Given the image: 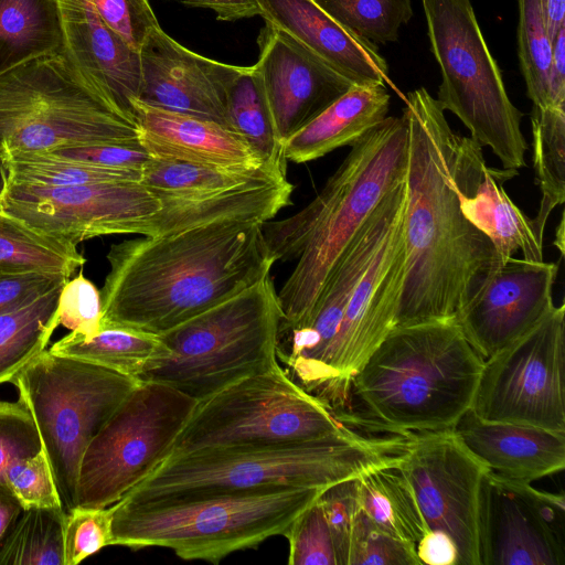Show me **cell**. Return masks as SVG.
Returning a JSON list of instances; mask_svg holds the SVG:
<instances>
[{
    "instance_id": "cell-21",
    "label": "cell",
    "mask_w": 565,
    "mask_h": 565,
    "mask_svg": "<svg viewBox=\"0 0 565 565\" xmlns=\"http://www.w3.org/2000/svg\"><path fill=\"white\" fill-rule=\"evenodd\" d=\"M65 54L76 70L122 110L134 115L141 84L139 51L99 17L92 0H57Z\"/></svg>"
},
{
    "instance_id": "cell-26",
    "label": "cell",
    "mask_w": 565,
    "mask_h": 565,
    "mask_svg": "<svg viewBox=\"0 0 565 565\" xmlns=\"http://www.w3.org/2000/svg\"><path fill=\"white\" fill-rule=\"evenodd\" d=\"M516 174L518 170L490 168L484 160L462 195L461 209L467 220L491 241L503 260L521 252L524 259L541 262L544 236L502 186Z\"/></svg>"
},
{
    "instance_id": "cell-2",
    "label": "cell",
    "mask_w": 565,
    "mask_h": 565,
    "mask_svg": "<svg viewBox=\"0 0 565 565\" xmlns=\"http://www.w3.org/2000/svg\"><path fill=\"white\" fill-rule=\"evenodd\" d=\"M103 327L161 334L270 274L263 224L220 220L110 246Z\"/></svg>"
},
{
    "instance_id": "cell-39",
    "label": "cell",
    "mask_w": 565,
    "mask_h": 565,
    "mask_svg": "<svg viewBox=\"0 0 565 565\" xmlns=\"http://www.w3.org/2000/svg\"><path fill=\"white\" fill-rule=\"evenodd\" d=\"M518 55L527 97L534 106L548 107L552 42L546 31L540 0H518Z\"/></svg>"
},
{
    "instance_id": "cell-41",
    "label": "cell",
    "mask_w": 565,
    "mask_h": 565,
    "mask_svg": "<svg viewBox=\"0 0 565 565\" xmlns=\"http://www.w3.org/2000/svg\"><path fill=\"white\" fill-rule=\"evenodd\" d=\"M289 565H338L333 537L318 498L284 534Z\"/></svg>"
},
{
    "instance_id": "cell-36",
    "label": "cell",
    "mask_w": 565,
    "mask_h": 565,
    "mask_svg": "<svg viewBox=\"0 0 565 565\" xmlns=\"http://www.w3.org/2000/svg\"><path fill=\"white\" fill-rule=\"evenodd\" d=\"M62 508L24 509L0 545V565H64Z\"/></svg>"
},
{
    "instance_id": "cell-34",
    "label": "cell",
    "mask_w": 565,
    "mask_h": 565,
    "mask_svg": "<svg viewBox=\"0 0 565 565\" xmlns=\"http://www.w3.org/2000/svg\"><path fill=\"white\" fill-rule=\"evenodd\" d=\"M532 150L541 201L533 223L544 236L551 212L565 200V107H532Z\"/></svg>"
},
{
    "instance_id": "cell-22",
    "label": "cell",
    "mask_w": 565,
    "mask_h": 565,
    "mask_svg": "<svg viewBox=\"0 0 565 565\" xmlns=\"http://www.w3.org/2000/svg\"><path fill=\"white\" fill-rule=\"evenodd\" d=\"M260 17L285 31L353 85H384L388 67L377 46L348 30L313 0H257Z\"/></svg>"
},
{
    "instance_id": "cell-56",
    "label": "cell",
    "mask_w": 565,
    "mask_h": 565,
    "mask_svg": "<svg viewBox=\"0 0 565 565\" xmlns=\"http://www.w3.org/2000/svg\"><path fill=\"white\" fill-rule=\"evenodd\" d=\"M556 237H558L559 239L555 241V245L559 248L561 254L563 255V253H564V217L563 216L559 222V227L556 231Z\"/></svg>"
},
{
    "instance_id": "cell-13",
    "label": "cell",
    "mask_w": 565,
    "mask_h": 565,
    "mask_svg": "<svg viewBox=\"0 0 565 565\" xmlns=\"http://www.w3.org/2000/svg\"><path fill=\"white\" fill-rule=\"evenodd\" d=\"M565 305L484 359L471 411L481 419L565 433Z\"/></svg>"
},
{
    "instance_id": "cell-27",
    "label": "cell",
    "mask_w": 565,
    "mask_h": 565,
    "mask_svg": "<svg viewBox=\"0 0 565 565\" xmlns=\"http://www.w3.org/2000/svg\"><path fill=\"white\" fill-rule=\"evenodd\" d=\"M391 96L384 85H353L284 143L286 160L305 163L351 146L381 124Z\"/></svg>"
},
{
    "instance_id": "cell-12",
    "label": "cell",
    "mask_w": 565,
    "mask_h": 565,
    "mask_svg": "<svg viewBox=\"0 0 565 565\" xmlns=\"http://www.w3.org/2000/svg\"><path fill=\"white\" fill-rule=\"evenodd\" d=\"M196 403L167 384L139 381L86 447L76 504L108 508L121 500L171 455Z\"/></svg>"
},
{
    "instance_id": "cell-18",
    "label": "cell",
    "mask_w": 565,
    "mask_h": 565,
    "mask_svg": "<svg viewBox=\"0 0 565 565\" xmlns=\"http://www.w3.org/2000/svg\"><path fill=\"white\" fill-rule=\"evenodd\" d=\"M557 273V263L510 257L488 275L455 321L486 359L524 334L554 308Z\"/></svg>"
},
{
    "instance_id": "cell-17",
    "label": "cell",
    "mask_w": 565,
    "mask_h": 565,
    "mask_svg": "<svg viewBox=\"0 0 565 565\" xmlns=\"http://www.w3.org/2000/svg\"><path fill=\"white\" fill-rule=\"evenodd\" d=\"M564 495L487 472L480 491L481 565H563Z\"/></svg>"
},
{
    "instance_id": "cell-29",
    "label": "cell",
    "mask_w": 565,
    "mask_h": 565,
    "mask_svg": "<svg viewBox=\"0 0 565 565\" xmlns=\"http://www.w3.org/2000/svg\"><path fill=\"white\" fill-rule=\"evenodd\" d=\"M398 465L355 479L356 498L361 510L379 529L416 546L429 530Z\"/></svg>"
},
{
    "instance_id": "cell-14",
    "label": "cell",
    "mask_w": 565,
    "mask_h": 565,
    "mask_svg": "<svg viewBox=\"0 0 565 565\" xmlns=\"http://www.w3.org/2000/svg\"><path fill=\"white\" fill-rule=\"evenodd\" d=\"M161 202L140 181L46 186L8 181L1 211L74 245L98 236H148Z\"/></svg>"
},
{
    "instance_id": "cell-4",
    "label": "cell",
    "mask_w": 565,
    "mask_h": 565,
    "mask_svg": "<svg viewBox=\"0 0 565 565\" xmlns=\"http://www.w3.org/2000/svg\"><path fill=\"white\" fill-rule=\"evenodd\" d=\"M483 362L455 320L394 327L353 375L337 417L369 433L451 430L471 409Z\"/></svg>"
},
{
    "instance_id": "cell-47",
    "label": "cell",
    "mask_w": 565,
    "mask_h": 565,
    "mask_svg": "<svg viewBox=\"0 0 565 565\" xmlns=\"http://www.w3.org/2000/svg\"><path fill=\"white\" fill-rule=\"evenodd\" d=\"M318 500L333 537L338 565H348L351 530L360 510L355 479L326 488Z\"/></svg>"
},
{
    "instance_id": "cell-50",
    "label": "cell",
    "mask_w": 565,
    "mask_h": 565,
    "mask_svg": "<svg viewBox=\"0 0 565 565\" xmlns=\"http://www.w3.org/2000/svg\"><path fill=\"white\" fill-rule=\"evenodd\" d=\"M548 100L552 107H565V24L559 28L552 40Z\"/></svg>"
},
{
    "instance_id": "cell-1",
    "label": "cell",
    "mask_w": 565,
    "mask_h": 565,
    "mask_svg": "<svg viewBox=\"0 0 565 565\" xmlns=\"http://www.w3.org/2000/svg\"><path fill=\"white\" fill-rule=\"evenodd\" d=\"M403 113L408 124L406 267L394 327L455 320L504 262L461 209L462 195L486 160L482 147L450 128L425 87L407 94Z\"/></svg>"
},
{
    "instance_id": "cell-11",
    "label": "cell",
    "mask_w": 565,
    "mask_h": 565,
    "mask_svg": "<svg viewBox=\"0 0 565 565\" xmlns=\"http://www.w3.org/2000/svg\"><path fill=\"white\" fill-rule=\"evenodd\" d=\"M348 427L277 362L198 401L171 455L218 447L307 443Z\"/></svg>"
},
{
    "instance_id": "cell-40",
    "label": "cell",
    "mask_w": 565,
    "mask_h": 565,
    "mask_svg": "<svg viewBox=\"0 0 565 565\" xmlns=\"http://www.w3.org/2000/svg\"><path fill=\"white\" fill-rule=\"evenodd\" d=\"M348 565H422L416 546L379 529L361 510L354 519Z\"/></svg>"
},
{
    "instance_id": "cell-23",
    "label": "cell",
    "mask_w": 565,
    "mask_h": 565,
    "mask_svg": "<svg viewBox=\"0 0 565 565\" xmlns=\"http://www.w3.org/2000/svg\"><path fill=\"white\" fill-rule=\"evenodd\" d=\"M139 143L157 160L217 167H258L262 162L236 131L214 120L132 102ZM284 168V167H282Z\"/></svg>"
},
{
    "instance_id": "cell-37",
    "label": "cell",
    "mask_w": 565,
    "mask_h": 565,
    "mask_svg": "<svg viewBox=\"0 0 565 565\" xmlns=\"http://www.w3.org/2000/svg\"><path fill=\"white\" fill-rule=\"evenodd\" d=\"M2 158L8 170V181L46 186L140 181L142 173L56 157L44 151L12 152Z\"/></svg>"
},
{
    "instance_id": "cell-3",
    "label": "cell",
    "mask_w": 565,
    "mask_h": 565,
    "mask_svg": "<svg viewBox=\"0 0 565 565\" xmlns=\"http://www.w3.org/2000/svg\"><path fill=\"white\" fill-rule=\"evenodd\" d=\"M408 124L387 116L356 142L321 191L296 214L263 224L276 262L297 260L277 292L280 328L302 323L335 263L382 200L405 181Z\"/></svg>"
},
{
    "instance_id": "cell-52",
    "label": "cell",
    "mask_w": 565,
    "mask_h": 565,
    "mask_svg": "<svg viewBox=\"0 0 565 565\" xmlns=\"http://www.w3.org/2000/svg\"><path fill=\"white\" fill-rule=\"evenodd\" d=\"M190 7L212 10L217 20L236 21L260 15L257 0H181Z\"/></svg>"
},
{
    "instance_id": "cell-16",
    "label": "cell",
    "mask_w": 565,
    "mask_h": 565,
    "mask_svg": "<svg viewBox=\"0 0 565 565\" xmlns=\"http://www.w3.org/2000/svg\"><path fill=\"white\" fill-rule=\"evenodd\" d=\"M403 215L356 286L326 353L312 395L335 414L345 406L353 375L394 327L406 267Z\"/></svg>"
},
{
    "instance_id": "cell-5",
    "label": "cell",
    "mask_w": 565,
    "mask_h": 565,
    "mask_svg": "<svg viewBox=\"0 0 565 565\" xmlns=\"http://www.w3.org/2000/svg\"><path fill=\"white\" fill-rule=\"evenodd\" d=\"M412 439L413 435L348 427L307 443L218 447L171 455L121 501L146 502L284 487L324 489L401 463Z\"/></svg>"
},
{
    "instance_id": "cell-24",
    "label": "cell",
    "mask_w": 565,
    "mask_h": 565,
    "mask_svg": "<svg viewBox=\"0 0 565 565\" xmlns=\"http://www.w3.org/2000/svg\"><path fill=\"white\" fill-rule=\"evenodd\" d=\"M490 472L531 483L565 467V433L490 422L468 411L452 428Z\"/></svg>"
},
{
    "instance_id": "cell-25",
    "label": "cell",
    "mask_w": 565,
    "mask_h": 565,
    "mask_svg": "<svg viewBox=\"0 0 565 565\" xmlns=\"http://www.w3.org/2000/svg\"><path fill=\"white\" fill-rule=\"evenodd\" d=\"M294 185L287 174H276L241 185L196 194H157L160 211L148 236L162 235L220 220L265 224L291 204Z\"/></svg>"
},
{
    "instance_id": "cell-15",
    "label": "cell",
    "mask_w": 565,
    "mask_h": 565,
    "mask_svg": "<svg viewBox=\"0 0 565 565\" xmlns=\"http://www.w3.org/2000/svg\"><path fill=\"white\" fill-rule=\"evenodd\" d=\"M398 467L428 530L446 533L454 542L456 565H481L479 505L488 468L452 429L414 435Z\"/></svg>"
},
{
    "instance_id": "cell-32",
    "label": "cell",
    "mask_w": 565,
    "mask_h": 565,
    "mask_svg": "<svg viewBox=\"0 0 565 565\" xmlns=\"http://www.w3.org/2000/svg\"><path fill=\"white\" fill-rule=\"evenodd\" d=\"M226 117L264 163L287 168L271 109L257 68L245 67L231 84L226 96Z\"/></svg>"
},
{
    "instance_id": "cell-44",
    "label": "cell",
    "mask_w": 565,
    "mask_h": 565,
    "mask_svg": "<svg viewBox=\"0 0 565 565\" xmlns=\"http://www.w3.org/2000/svg\"><path fill=\"white\" fill-rule=\"evenodd\" d=\"M57 318L58 326L83 337H92L102 329L100 291L82 273L64 284L58 298Z\"/></svg>"
},
{
    "instance_id": "cell-43",
    "label": "cell",
    "mask_w": 565,
    "mask_h": 565,
    "mask_svg": "<svg viewBox=\"0 0 565 565\" xmlns=\"http://www.w3.org/2000/svg\"><path fill=\"white\" fill-rule=\"evenodd\" d=\"M13 495L29 508H62L53 473L43 451L13 462L4 473Z\"/></svg>"
},
{
    "instance_id": "cell-45",
    "label": "cell",
    "mask_w": 565,
    "mask_h": 565,
    "mask_svg": "<svg viewBox=\"0 0 565 565\" xmlns=\"http://www.w3.org/2000/svg\"><path fill=\"white\" fill-rule=\"evenodd\" d=\"M42 450L35 423L20 402H0V483L6 470L15 461Z\"/></svg>"
},
{
    "instance_id": "cell-31",
    "label": "cell",
    "mask_w": 565,
    "mask_h": 565,
    "mask_svg": "<svg viewBox=\"0 0 565 565\" xmlns=\"http://www.w3.org/2000/svg\"><path fill=\"white\" fill-rule=\"evenodd\" d=\"M63 285L0 313V383L11 380L46 348L58 327Z\"/></svg>"
},
{
    "instance_id": "cell-20",
    "label": "cell",
    "mask_w": 565,
    "mask_h": 565,
    "mask_svg": "<svg viewBox=\"0 0 565 565\" xmlns=\"http://www.w3.org/2000/svg\"><path fill=\"white\" fill-rule=\"evenodd\" d=\"M255 64L282 145L353 84L300 42L265 21Z\"/></svg>"
},
{
    "instance_id": "cell-10",
    "label": "cell",
    "mask_w": 565,
    "mask_h": 565,
    "mask_svg": "<svg viewBox=\"0 0 565 565\" xmlns=\"http://www.w3.org/2000/svg\"><path fill=\"white\" fill-rule=\"evenodd\" d=\"M11 382L35 423L62 509L68 513L77 505L86 447L139 380L44 350Z\"/></svg>"
},
{
    "instance_id": "cell-48",
    "label": "cell",
    "mask_w": 565,
    "mask_h": 565,
    "mask_svg": "<svg viewBox=\"0 0 565 565\" xmlns=\"http://www.w3.org/2000/svg\"><path fill=\"white\" fill-rule=\"evenodd\" d=\"M44 152L56 157L88 161L104 167L140 172H142L143 167L151 158L139 142L67 147Z\"/></svg>"
},
{
    "instance_id": "cell-46",
    "label": "cell",
    "mask_w": 565,
    "mask_h": 565,
    "mask_svg": "<svg viewBox=\"0 0 565 565\" xmlns=\"http://www.w3.org/2000/svg\"><path fill=\"white\" fill-rule=\"evenodd\" d=\"M102 20L130 47L139 51L159 25L149 0H92Z\"/></svg>"
},
{
    "instance_id": "cell-8",
    "label": "cell",
    "mask_w": 565,
    "mask_h": 565,
    "mask_svg": "<svg viewBox=\"0 0 565 565\" xmlns=\"http://www.w3.org/2000/svg\"><path fill=\"white\" fill-rule=\"evenodd\" d=\"M134 115L88 82L65 52L0 75V154L139 142Z\"/></svg>"
},
{
    "instance_id": "cell-9",
    "label": "cell",
    "mask_w": 565,
    "mask_h": 565,
    "mask_svg": "<svg viewBox=\"0 0 565 565\" xmlns=\"http://www.w3.org/2000/svg\"><path fill=\"white\" fill-rule=\"evenodd\" d=\"M420 1L430 50L441 74L439 106L460 119L470 138L489 147L503 169L524 168L523 114L508 96L470 0Z\"/></svg>"
},
{
    "instance_id": "cell-33",
    "label": "cell",
    "mask_w": 565,
    "mask_h": 565,
    "mask_svg": "<svg viewBox=\"0 0 565 565\" xmlns=\"http://www.w3.org/2000/svg\"><path fill=\"white\" fill-rule=\"evenodd\" d=\"M85 262L76 245L0 211V271L60 273L71 277Z\"/></svg>"
},
{
    "instance_id": "cell-7",
    "label": "cell",
    "mask_w": 565,
    "mask_h": 565,
    "mask_svg": "<svg viewBox=\"0 0 565 565\" xmlns=\"http://www.w3.org/2000/svg\"><path fill=\"white\" fill-rule=\"evenodd\" d=\"M281 320L269 274L158 334L162 349L139 381L163 383L201 401L275 365Z\"/></svg>"
},
{
    "instance_id": "cell-49",
    "label": "cell",
    "mask_w": 565,
    "mask_h": 565,
    "mask_svg": "<svg viewBox=\"0 0 565 565\" xmlns=\"http://www.w3.org/2000/svg\"><path fill=\"white\" fill-rule=\"evenodd\" d=\"M68 279L60 273L0 271V313L40 297Z\"/></svg>"
},
{
    "instance_id": "cell-51",
    "label": "cell",
    "mask_w": 565,
    "mask_h": 565,
    "mask_svg": "<svg viewBox=\"0 0 565 565\" xmlns=\"http://www.w3.org/2000/svg\"><path fill=\"white\" fill-rule=\"evenodd\" d=\"M416 552L420 563L426 565H456L457 562L454 542L438 531H428L417 543Z\"/></svg>"
},
{
    "instance_id": "cell-53",
    "label": "cell",
    "mask_w": 565,
    "mask_h": 565,
    "mask_svg": "<svg viewBox=\"0 0 565 565\" xmlns=\"http://www.w3.org/2000/svg\"><path fill=\"white\" fill-rule=\"evenodd\" d=\"M23 510L22 504L7 484L0 483V545Z\"/></svg>"
},
{
    "instance_id": "cell-55",
    "label": "cell",
    "mask_w": 565,
    "mask_h": 565,
    "mask_svg": "<svg viewBox=\"0 0 565 565\" xmlns=\"http://www.w3.org/2000/svg\"><path fill=\"white\" fill-rule=\"evenodd\" d=\"M8 184V170L4 163L2 156L0 154V211H1V200L6 192Z\"/></svg>"
},
{
    "instance_id": "cell-28",
    "label": "cell",
    "mask_w": 565,
    "mask_h": 565,
    "mask_svg": "<svg viewBox=\"0 0 565 565\" xmlns=\"http://www.w3.org/2000/svg\"><path fill=\"white\" fill-rule=\"evenodd\" d=\"M65 52L57 0H0V75Z\"/></svg>"
},
{
    "instance_id": "cell-38",
    "label": "cell",
    "mask_w": 565,
    "mask_h": 565,
    "mask_svg": "<svg viewBox=\"0 0 565 565\" xmlns=\"http://www.w3.org/2000/svg\"><path fill=\"white\" fill-rule=\"evenodd\" d=\"M324 12L359 36L374 43L395 42L413 17L412 0H313Z\"/></svg>"
},
{
    "instance_id": "cell-54",
    "label": "cell",
    "mask_w": 565,
    "mask_h": 565,
    "mask_svg": "<svg viewBox=\"0 0 565 565\" xmlns=\"http://www.w3.org/2000/svg\"><path fill=\"white\" fill-rule=\"evenodd\" d=\"M543 19L548 38H555L556 32L565 24V0H540Z\"/></svg>"
},
{
    "instance_id": "cell-42",
    "label": "cell",
    "mask_w": 565,
    "mask_h": 565,
    "mask_svg": "<svg viewBox=\"0 0 565 565\" xmlns=\"http://www.w3.org/2000/svg\"><path fill=\"white\" fill-rule=\"evenodd\" d=\"M111 540V510L76 505L66 516L64 565H76L95 554Z\"/></svg>"
},
{
    "instance_id": "cell-6",
    "label": "cell",
    "mask_w": 565,
    "mask_h": 565,
    "mask_svg": "<svg viewBox=\"0 0 565 565\" xmlns=\"http://www.w3.org/2000/svg\"><path fill=\"white\" fill-rule=\"evenodd\" d=\"M324 489L284 487L146 502L120 500L110 505V545L164 547L185 561L218 564L234 552L284 536Z\"/></svg>"
},
{
    "instance_id": "cell-30",
    "label": "cell",
    "mask_w": 565,
    "mask_h": 565,
    "mask_svg": "<svg viewBox=\"0 0 565 565\" xmlns=\"http://www.w3.org/2000/svg\"><path fill=\"white\" fill-rule=\"evenodd\" d=\"M161 349L158 334L124 327H103L92 337L71 331L49 350L140 380Z\"/></svg>"
},
{
    "instance_id": "cell-35",
    "label": "cell",
    "mask_w": 565,
    "mask_h": 565,
    "mask_svg": "<svg viewBox=\"0 0 565 565\" xmlns=\"http://www.w3.org/2000/svg\"><path fill=\"white\" fill-rule=\"evenodd\" d=\"M276 174H287V168L217 167L150 158L142 169L140 182L156 194H196L232 188Z\"/></svg>"
},
{
    "instance_id": "cell-19",
    "label": "cell",
    "mask_w": 565,
    "mask_h": 565,
    "mask_svg": "<svg viewBox=\"0 0 565 565\" xmlns=\"http://www.w3.org/2000/svg\"><path fill=\"white\" fill-rule=\"evenodd\" d=\"M139 53L141 84L137 100L228 127L227 90L245 67L194 53L160 25L149 32Z\"/></svg>"
}]
</instances>
